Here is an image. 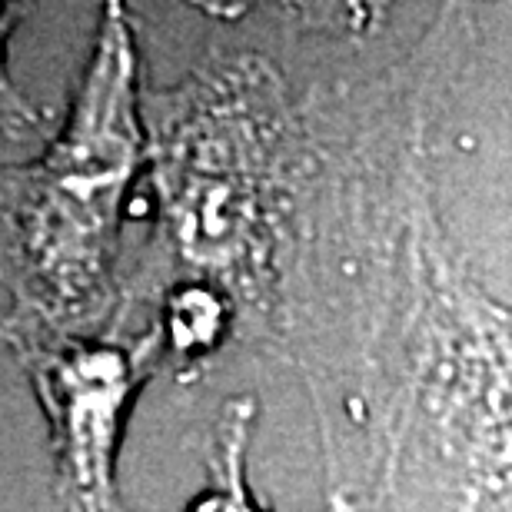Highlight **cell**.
<instances>
[{"instance_id": "7a4b0ae2", "label": "cell", "mask_w": 512, "mask_h": 512, "mask_svg": "<svg viewBox=\"0 0 512 512\" xmlns=\"http://www.w3.org/2000/svg\"><path fill=\"white\" fill-rule=\"evenodd\" d=\"M17 353L47 409L67 512H127L114 483L120 429L133 393L153 370L160 336L40 340L17 343Z\"/></svg>"}, {"instance_id": "6da1fadb", "label": "cell", "mask_w": 512, "mask_h": 512, "mask_svg": "<svg viewBox=\"0 0 512 512\" xmlns=\"http://www.w3.org/2000/svg\"><path fill=\"white\" fill-rule=\"evenodd\" d=\"M143 163L137 54L127 17L107 7L64 133L0 177V286L14 343L90 340L117 310L130 183Z\"/></svg>"}, {"instance_id": "277c9868", "label": "cell", "mask_w": 512, "mask_h": 512, "mask_svg": "<svg viewBox=\"0 0 512 512\" xmlns=\"http://www.w3.org/2000/svg\"><path fill=\"white\" fill-rule=\"evenodd\" d=\"M17 20H20V10L17 7L0 4V117H4L7 124H17V127H34L37 124L34 110L24 104V97H20L17 90H14V84H10L7 60H4L7 34L17 27Z\"/></svg>"}, {"instance_id": "3957f363", "label": "cell", "mask_w": 512, "mask_h": 512, "mask_svg": "<svg viewBox=\"0 0 512 512\" xmlns=\"http://www.w3.org/2000/svg\"><path fill=\"white\" fill-rule=\"evenodd\" d=\"M253 409L256 406L250 396H240L223 406L217 426V446H213V459H210V489L190 506V512H260L250 499L247 479H243Z\"/></svg>"}]
</instances>
